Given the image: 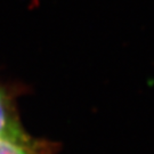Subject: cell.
<instances>
[{
  "label": "cell",
  "mask_w": 154,
  "mask_h": 154,
  "mask_svg": "<svg viewBox=\"0 0 154 154\" xmlns=\"http://www.w3.org/2000/svg\"><path fill=\"white\" fill-rule=\"evenodd\" d=\"M0 137L11 138L20 142H31V138L24 131L16 114L11 98L4 87L0 86Z\"/></svg>",
  "instance_id": "6da1fadb"
},
{
  "label": "cell",
  "mask_w": 154,
  "mask_h": 154,
  "mask_svg": "<svg viewBox=\"0 0 154 154\" xmlns=\"http://www.w3.org/2000/svg\"><path fill=\"white\" fill-rule=\"evenodd\" d=\"M0 154H45L42 146L31 142H20L11 138L0 137Z\"/></svg>",
  "instance_id": "7a4b0ae2"
}]
</instances>
